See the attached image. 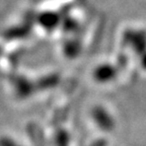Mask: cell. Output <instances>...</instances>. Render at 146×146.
<instances>
[{
  "label": "cell",
  "mask_w": 146,
  "mask_h": 146,
  "mask_svg": "<svg viewBox=\"0 0 146 146\" xmlns=\"http://www.w3.org/2000/svg\"><path fill=\"white\" fill-rule=\"evenodd\" d=\"M92 118L96 124L105 132H110L115 128V122L112 116L102 107H96L92 110Z\"/></svg>",
  "instance_id": "obj_1"
},
{
  "label": "cell",
  "mask_w": 146,
  "mask_h": 146,
  "mask_svg": "<svg viewBox=\"0 0 146 146\" xmlns=\"http://www.w3.org/2000/svg\"><path fill=\"white\" fill-rule=\"evenodd\" d=\"M113 76H114V70L109 67L98 69L96 73V78L100 81H107V80L111 79Z\"/></svg>",
  "instance_id": "obj_2"
},
{
  "label": "cell",
  "mask_w": 146,
  "mask_h": 146,
  "mask_svg": "<svg viewBox=\"0 0 146 146\" xmlns=\"http://www.w3.org/2000/svg\"><path fill=\"white\" fill-rule=\"evenodd\" d=\"M56 146H69V135L65 130L58 131L56 136Z\"/></svg>",
  "instance_id": "obj_3"
},
{
  "label": "cell",
  "mask_w": 146,
  "mask_h": 146,
  "mask_svg": "<svg viewBox=\"0 0 146 146\" xmlns=\"http://www.w3.org/2000/svg\"><path fill=\"white\" fill-rule=\"evenodd\" d=\"M0 146H21L15 141L8 138V137H1L0 138Z\"/></svg>",
  "instance_id": "obj_4"
}]
</instances>
